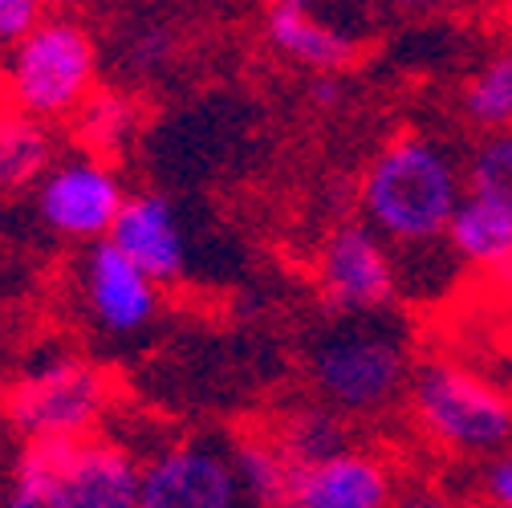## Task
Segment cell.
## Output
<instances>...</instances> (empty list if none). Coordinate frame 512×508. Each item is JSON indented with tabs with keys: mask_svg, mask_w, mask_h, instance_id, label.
I'll use <instances>...</instances> for the list:
<instances>
[{
	"mask_svg": "<svg viewBox=\"0 0 512 508\" xmlns=\"http://www.w3.org/2000/svg\"><path fill=\"white\" fill-rule=\"evenodd\" d=\"M464 196V163L447 143L423 131H403L382 143L362 175L366 224L403 248L447 240V224Z\"/></svg>",
	"mask_w": 512,
	"mask_h": 508,
	"instance_id": "cell-1",
	"label": "cell"
},
{
	"mask_svg": "<svg viewBox=\"0 0 512 508\" xmlns=\"http://www.w3.org/2000/svg\"><path fill=\"white\" fill-rule=\"evenodd\" d=\"M0 66L13 114L41 126L74 118L98 94V41L70 13H49Z\"/></svg>",
	"mask_w": 512,
	"mask_h": 508,
	"instance_id": "cell-2",
	"label": "cell"
},
{
	"mask_svg": "<svg viewBox=\"0 0 512 508\" xmlns=\"http://www.w3.org/2000/svg\"><path fill=\"white\" fill-rule=\"evenodd\" d=\"M309 378L330 411L374 415L411 383L407 342L382 317H338L309 350Z\"/></svg>",
	"mask_w": 512,
	"mask_h": 508,
	"instance_id": "cell-3",
	"label": "cell"
},
{
	"mask_svg": "<svg viewBox=\"0 0 512 508\" xmlns=\"http://www.w3.org/2000/svg\"><path fill=\"white\" fill-rule=\"evenodd\" d=\"M411 419L427 439L460 456H496L512 443V399L452 358L411 366Z\"/></svg>",
	"mask_w": 512,
	"mask_h": 508,
	"instance_id": "cell-4",
	"label": "cell"
},
{
	"mask_svg": "<svg viewBox=\"0 0 512 508\" xmlns=\"http://www.w3.org/2000/svg\"><path fill=\"white\" fill-rule=\"evenodd\" d=\"M110 399V383L94 362L53 358L9 391L5 415L29 439H90Z\"/></svg>",
	"mask_w": 512,
	"mask_h": 508,
	"instance_id": "cell-5",
	"label": "cell"
},
{
	"mask_svg": "<svg viewBox=\"0 0 512 508\" xmlns=\"http://www.w3.org/2000/svg\"><path fill=\"white\" fill-rule=\"evenodd\" d=\"M317 285L338 317H378L399 297V269L370 224H342L322 244Z\"/></svg>",
	"mask_w": 512,
	"mask_h": 508,
	"instance_id": "cell-6",
	"label": "cell"
},
{
	"mask_svg": "<svg viewBox=\"0 0 512 508\" xmlns=\"http://www.w3.org/2000/svg\"><path fill=\"white\" fill-rule=\"evenodd\" d=\"M122 179L102 163V159H70L57 163L41 187H37V208L41 220L70 240H90L102 244L122 212Z\"/></svg>",
	"mask_w": 512,
	"mask_h": 508,
	"instance_id": "cell-7",
	"label": "cell"
},
{
	"mask_svg": "<svg viewBox=\"0 0 512 508\" xmlns=\"http://www.w3.org/2000/svg\"><path fill=\"white\" fill-rule=\"evenodd\" d=\"M244 492L228 452L208 443H171L151 464H143L135 508H240Z\"/></svg>",
	"mask_w": 512,
	"mask_h": 508,
	"instance_id": "cell-8",
	"label": "cell"
},
{
	"mask_svg": "<svg viewBox=\"0 0 512 508\" xmlns=\"http://www.w3.org/2000/svg\"><path fill=\"white\" fill-rule=\"evenodd\" d=\"M261 29H265L269 49L285 57L289 66L305 70L309 78H342L362 57L358 37L330 25L305 0H273L265 9Z\"/></svg>",
	"mask_w": 512,
	"mask_h": 508,
	"instance_id": "cell-9",
	"label": "cell"
},
{
	"mask_svg": "<svg viewBox=\"0 0 512 508\" xmlns=\"http://www.w3.org/2000/svg\"><path fill=\"white\" fill-rule=\"evenodd\" d=\"M106 240L155 285H171L183 277L187 244H183V228L167 196H155V192L126 196Z\"/></svg>",
	"mask_w": 512,
	"mask_h": 508,
	"instance_id": "cell-10",
	"label": "cell"
},
{
	"mask_svg": "<svg viewBox=\"0 0 512 508\" xmlns=\"http://www.w3.org/2000/svg\"><path fill=\"white\" fill-rule=\"evenodd\" d=\"M82 285H86V305L94 313V322L110 334H135L151 326V317L159 313V285L143 277L110 240L90 244L82 265Z\"/></svg>",
	"mask_w": 512,
	"mask_h": 508,
	"instance_id": "cell-11",
	"label": "cell"
},
{
	"mask_svg": "<svg viewBox=\"0 0 512 508\" xmlns=\"http://www.w3.org/2000/svg\"><path fill=\"white\" fill-rule=\"evenodd\" d=\"M395 476L370 452H346L293 476L289 508H391Z\"/></svg>",
	"mask_w": 512,
	"mask_h": 508,
	"instance_id": "cell-12",
	"label": "cell"
},
{
	"mask_svg": "<svg viewBox=\"0 0 512 508\" xmlns=\"http://www.w3.org/2000/svg\"><path fill=\"white\" fill-rule=\"evenodd\" d=\"M143 484V464L114 439H78L66 496L74 508H135Z\"/></svg>",
	"mask_w": 512,
	"mask_h": 508,
	"instance_id": "cell-13",
	"label": "cell"
},
{
	"mask_svg": "<svg viewBox=\"0 0 512 508\" xmlns=\"http://www.w3.org/2000/svg\"><path fill=\"white\" fill-rule=\"evenodd\" d=\"M447 248L456 252V261L476 265L484 273L512 265V212L468 192L452 224H447Z\"/></svg>",
	"mask_w": 512,
	"mask_h": 508,
	"instance_id": "cell-14",
	"label": "cell"
},
{
	"mask_svg": "<svg viewBox=\"0 0 512 508\" xmlns=\"http://www.w3.org/2000/svg\"><path fill=\"white\" fill-rule=\"evenodd\" d=\"M228 460H232L240 492L248 496L252 508H289V492H293L297 468L281 452V443L273 439V431H244V435H236Z\"/></svg>",
	"mask_w": 512,
	"mask_h": 508,
	"instance_id": "cell-15",
	"label": "cell"
},
{
	"mask_svg": "<svg viewBox=\"0 0 512 508\" xmlns=\"http://www.w3.org/2000/svg\"><path fill=\"white\" fill-rule=\"evenodd\" d=\"M269 431H273V439L281 443V452L289 456V464L297 472L354 452V443H350V419L338 415V411H330L326 403L297 407V411H289Z\"/></svg>",
	"mask_w": 512,
	"mask_h": 508,
	"instance_id": "cell-16",
	"label": "cell"
},
{
	"mask_svg": "<svg viewBox=\"0 0 512 508\" xmlns=\"http://www.w3.org/2000/svg\"><path fill=\"white\" fill-rule=\"evenodd\" d=\"M53 171V139L41 122L21 114L0 118V200L17 196Z\"/></svg>",
	"mask_w": 512,
	"mask_h": 508,
	"instance_id": "cell-17",
	"label": "cell"
},
{
	"mask_svg": "<svg viewBox=\"0 0 512 508\" xmlns=\"http://www.w3.org/2000/svg\"><path fill=\"white\" fill-rule=\"evenodd\" d=\"M139 122H143V110L131 94L118 86H98V94L74 114V135L82 147H90V159H102L131 143Z\"/></svg>",
	"mask_w": 512,
	"mask_h": 508,
	"instance_id": "cell-18",
	"label": "cell"
},
{
	"mask_svg": "<svg viewBox=\"0 0 512 508\" xmlns=\"http://www.w3.org/2000/svg\"><path fill=\"white\" fill-rule=\"evenodd\" d=\"M460 114L484 135L512 131V49L492 53L460 90Z\"/></svg>",
	"mask_w": 512,
	"mask_h": 508,
	"instance_id": "cell-19",
	"label": "cell"
},
{
	"mask_svg": "<svg viewBox=\"0 0 512 508\" xmlns=\"http://www.w3.org/2000/svg\"><path fill=\"white\" fill-rule=\"evenodd\" d=\"M464 183L472 196H484L512 212V131L484 135L464 159Z\"/></svg>",
	"mask_w": 512,
	"mask_h": 508,
	"instance_id": "cell-20",
	"label": "cell"
},
{
	"mask_svg": "<svg viewBox=\"0 0 512 508\" xmlns=\"http://www.w3.org/2000/svg\"><path fill=\"white\" fill-rule=\"evenodd\" d=\"M175 57H179V37H175V29L163 25V21H147V25H139V29L126 33L122 66L131 70L135 78H155V74H163Z\"/></svg>",
	"mask_w": 512,
	"mask_h": 508,
	"instance_id": "cell-21",
	"label": "cell"
},
{
	"mask_svg": "<svg viewBox=\"0 0 512 508\" xmlns=\"http://www.w3.org/2000/svg\"><path fill=\"white\" fill-rule=\"evenodd\" d=\"M45 17L49 9L41 0H0V57L13 53Z\"/></svg>",
	"mask_w": 512,
	"mask_h": 508,
	"instance_id": "cell-22",
	"label": "cell"
},
{
	"mask_svg": "<svg viewBox=\"0 0 512 508\" xmlns=\"http://www.w3.org/2000/svg\"><path fill=\"white\" fill-rule=\"evenodd\" d=\"M488 504L496 508H512V452L500 456L492 468H488Z\"/></svg>",
	"mask_w": 512,
	"mask_h": 508,
	"instance_id": "cell-23",
	"label": "cell"
},
{
	"mask_svg": "<svg viewBox=\"0 0 512 508\" xmlns=\"http://www.w3.org/2000/svg\"><path fill=\"white\" fill-rule=\"evenodd\" d=\"M391 508H456V504H452V496H443L435 484H411V488L395 492Z\"/></svg>",
	"mask_w": 512,
	"mask_h": 508,
	"instance_id": "cell-24",
	"label": "cell"
},
{
	"mask_svg": "<svg viewBox=\"0 0 512 508\" xmlns=\"http://www.w3.org/2000/svg\"><path fill=\"white\" fill-rule=\"evenodd\" d=\"M309 98L317 106H342V98H346L342 78H309Z\"/></svg>",
	"mask_w": 512,
	"mask_h": 508,
	"instance_id": "cell-25",
	"label": "cell"
},
{
	"mask_svg": "<svg viewBox=\"0 0 512 508\" xmlns=\"http://www.w3.org/2000/svg\"><path fill=\"white\" fill-rule=\"evenodd\" d=\"M488 281L504 293V297H512V265H504V269H496V273H488Z\"/></svg>",
	"mask_w": 512,
	"mask_h": 508,
	"instance_id": "cell-26",
	"label": "cell"
},
{
	"mask_svg": "<svg viewBox=\"0 0 512 508\" xmlns=\"http://www.w3.org/2000/svg\"><path fill=\"white\" fill-rule=\"evenodd\" d=\"M13 106H9V86H5V66H0V118H9Z\"/></svg>",
	"mask_w": 512,
	"mask_h": 508,
	"instance_id": "cell-27",
	"label": "cell"
},
{
	"mask_svg": "<svg viewBox=\"0 0 512 508\" xmlns=\"http://www.w3.org/2000/svg\"><path fill=\"white\" fill-rule=\"evenodd\" d=\"M464 508H496V504H488V500H484V504H464Z\"/></svg>",
	"mask_w": 512,
	"mask_h": 508,
	"instance_id": "cell-28",
	"label": "cell"
}]
</instances>
